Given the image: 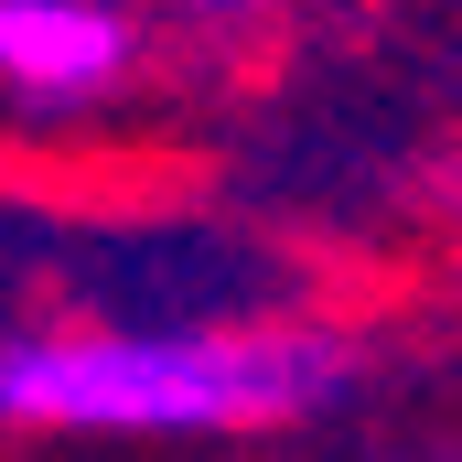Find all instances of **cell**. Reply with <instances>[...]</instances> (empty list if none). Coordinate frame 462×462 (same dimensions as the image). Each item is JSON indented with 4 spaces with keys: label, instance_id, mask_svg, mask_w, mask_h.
Masks as SVG:
<instances>
[{
    "label": "cell",
    "instance_id": "1",
    "mask_svg": "<svg viewBox=\"0 0 462 462\" xmlns=\"http://www.w3.org/2000/svg\"><path fill=\"white\" fill-rule=\"evenodd\" d=\"M355 387V345L323 323L216 334H0L11 430H280Z\"/></svg>",
    "mask_w": 462,
    "mask_h": 462
},
{
    "label": "cell",
    "instance_id": "2",
    "mask_svg": "<svg viewBox=\"0 0 462 462\" xmlns=\"http://www.w3.org/2000/svg\"><path fill=\"white\" fill-rule=\"evenodd\" d=\"M140 65L118 0H0V87L32 108H97Z\"/></svg>",
    "mask_w": 462,
    "mask_h": 462
}]
</instances>
